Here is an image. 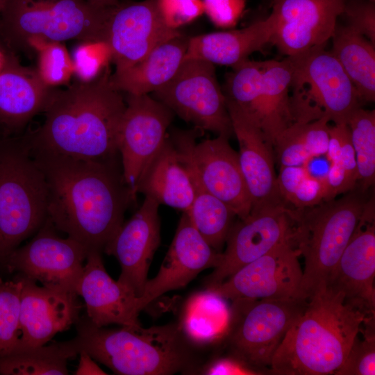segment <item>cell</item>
<instances>
[{
	"instance_id": "681fc988",
	"label": "cell",
	"mask_w": 375,
	"mask_h": 375,
	"mask_svg": "<svg viewBox=\"0 0 375 375\" xmlns=\"http://www.w3.org/2000/svg\"><path fill=\"white\" fill-rule=\"evenodd\" d=\"M3 7V0H0V16Z\"/></svg>"
},
{
	"instance_id": "4dcf8cb0",
	"label": "cell",
	"mask_w": 375,
	"mask_h": 375,
	"mask_svg": "<svg viewBox=\"0 0 375 375\" xmlns=\"http://www.w3.org/2000/svg\"><path fill=\"white\" fill-rule=\"evenodd\" d=\"M77 355L73 338L49 345L17 348L0 356V374L66 375L68 360Z\"/></svg>"
},
{
	"instance_id": "7a4b0ae2",
	"label": "cell",
	"mask_w": 375,
	"mask_h": 375,
	"mask_svg": "<svg viewBox=\"0 0 375 375\" xmlns=\"http://www.w3.org/2000/svg\"><path fill=\"white\" fill-rule=\"evenodd\" d=\"M110 74L108 67L91 81L77 80L64 90L55 88L42 125L20 135L29 150L95 160L119 156L117 135L126 101L112 87Z\"/></svg>"
},
{
	"instance_id": "d6986e66",
	"label": "cell",
	"mask_w": 375,
	"mask_h": 375,
	"mask_svg": "<svg viewBox=\"0 0 375 375\" xmlns=\"http://www.w3.org/2000/svg\"><path fill=\"white\" fill-rule=\"evenodd\" d=\"M15 276L22 283L20 337L15 349L44 345L57 333L75 325L81 317L83 305L76 293L40 286L18 273Z\"/></svg>"
},
{
	"instance_id": "8992f818",
	"label": "cell",
	"mask_w": 375,
	"mask_h": 375,
	"mask_svg": "<svg viewBox=\"0 0 375 375\" xmlns=\"http://www.w3.org/2000/svg\"><path fill=\"white\" fill-rule=\"evenodd\" d=\"M44 174L20 135L0 139V265L47 219Z\"/></svg>"
},
{
	"instance_id": "5bb4252c",
	"label": "cell",
	"mask_w": 375,
	"mask_h": 375,
	"mask_svg": "<svg viewBox=\"0 0 375 375\" xmlns=\"http://www.w3.org/2000/svg\"><path fill=\"white\" fill-rule=\"evenodd\" d=\"M124 98L117 149L125 182L135 194L140 176L168 137L174 113L149 94H126Z\"/></svg>"
},
{
	"instance_id": "7402d4cb",
	"label": "cell",
	"mask_w": 375,
	"mask_h": 375,
	"mask_svg": "<svg viewBox=\"0 0 375 375\" xmlns=\"http://www.w3.org/2000/svg\"><path fill=\"white\" fill-rule=\"evenodd\" d=\"M374 209L365 206L360 222L343 251L327 286L345 300L374 313L375 226Z\"/></svg>"
},
{
	"instance_id": "bcb514c9",
	"label": "cell",
	"mask_w": 375,
	"mask_h": 375,
	"mask_svg": "<svg viewBox=\"0 0 375 375\" xmlns=\"http://www.w3.org/2000/svg\"><path fill=\"white\" fill-rule=\"evenodd\" d=\"M78 365L74 374L76 375H105L107 374L94 359L85 351H80Z\"/></svg>"
},
{
	"instance_id": "52a82bcc",
	"label": "cell",
	"mask_w": 375,
	"mask_h": 375,
	"mask_svg": "<svg viewBox=\"0 0 375 375\" xmlns=\"http://www.w3.org/2000/svg\"><path fill=\"white\" fill-rule=\"evenodd\" d=\"M365 206L355 194L300 210L297 244L304 258L299 297L308 299L326 286L362 217Z\"/></svg>"
},
{
	"instance_id": "ee69618b",
	"label": "cell",
	"mask_w": 375,
	"mask_h": 375,
	"mask_svg": "<svg viewBox=\"0 0 375 375\" xmlns=\"http://www.w3.org/2000/svg\"><path fill=\"white\" fill-rule=\"evenodd\" d=\"M199 374L252 375L260 374L240 359L228 353L226 356H211L202 366Z\"/></svg>"
},
{
	"instance_id": "f907efd6",
	"label": "cell",
	"mask_w": 375,
	"mask_h": 375,
	"mask_svg": "<svg viewBox=\"0 0 375 375\" xmlns=\"http://www.w3.org/2000/svg\"><path fill=\"white\" fill-rule=\"evenodd\" d=\"M3 136H4V135H3V132H2V131L0 129V139H1L2 137H3Z\"/></svg>"
},
{
	"instance_id": "83f0119b",
	"label": "cell",
	"mask_w": 375,
	"mask_h": 375,
	"mask_svg": "<svg viewBox=\"0 0 375 375\" xmlns=\"http://www.w3.org/2000/svg\"><path fill=\"white\" fill-rule=\"evenodd\" d=\"M188 40L181 33L160 44L131 67L111 74L112 87L133 95L153 93L178 71L185 58Z\"/></svg>"
},
{
	"instance_id": "f1b7e54d",
	"label": "cell",
	"mask_w": 375,
	"mask_h": 375,
	"mask_svg": "<svg viewBox=\"0 0 375 375\" xmlns=\"http://www.w3.org/2000/svg\"><path fill=\"white\" fill-rule=\"evenodd\" d=\"M226 300L208 289L189 297L178 322L192 342L208 349L220 344L230 317V306Z\"/></svg>"
},
{
	"instance_id": "6da1fadb",
	"label": "cell",
	"mask_w": 375,
	"mask_h": 375,
	"mask_svg": "<svg viewBox=\"0 0 375 375\" xmlns=\"http://www.w3.org/2000/svg\"><path fill=\"white\" fill-rule=\"evenodd\" d=\"M31 153L46 178L47 214L55 228L89 251L103 252L136 199L120 156L95 160Z\"/></svg>"
},
{
	"instance_id": "7c38bea8",
	"label": "cell",
	"mask_w": 375,
	"mask_h": 375,
	"mask_svg": "<svg viewBox=\"0 0 375 375\" xmlns=\"http://www.w3.org/2000/svg\"><path fill=\"white\" fill-rule=\"evenodd\" d=\"M299 217L300 210L290 209L285 202L252 208L247 217L233 224L219 265L206 279V288L221 283L280 244L297 238Z\"/></svg>"
},
{
	"instance_id": "ba28073f",
	"label": "cell",
	"mask_w": 375,
	"mask_h": 375,
	"mask_svg": "<svg viewBox=\"0 0 375 375\" xmlns=\"http://www.w3.org/2000/svg\"><path fill=\"white\" fill-rule=\"evenodd\" d=\"M307 302L301 298L233 299L219 345L262 374L269 369L276 350Z\"/></svg>"
},
{
	"instance_id": "8d00e7d4",
	"label": "cell",
	"mask_w": 375,
	"mask_h": 375,
	"mask_svg": "<svg viewBox=\"0 0 375 375\" xmlns=\"http://www.w3.org/2000/svg\"><path fill=\"white\" fill-rule=\"evenodd\" d=\"M374 315L367 318L362 340L356 337L347 356L334 374L374 375L375 374V335Z\"/></svg>"
},
{
	"instance_id": "ffe728a7",
	"label": "cell",
	"mask_w": 375,
	"mask_h": 375,
	"mask_svg": "<svg viewBox=\"0 0 375 375\" xmlns=\"http://www.w3.org/2000/svg\"><path fill=\"white\" fill-rule=\"evenodd\" d=\"M220 256L221 253L213 249L196 229L189 214L182 212L158 274L147 281L138 297L141 311L163 294L184 288L203 270L216 267Z\"/></svg>"
},
{
	"instance_id": "836d02e7",
	"label": "cell",
	"mask_w": 375,
	"mask_h": 375,
	"mask_svg": "<svg viewBox=\"0 0 375 375\" xmlns=\"http://www.w3.org/2000/svg\"><path fill=\"white\" fill-rule=\"evenodd\" d=\"M356 155L358 181L363 190L375 178V111L359 107L347 120Z\"/></svg>"
},
{
	"instance_id": "44dd1931",
	"label": "cell",
	"mask_w": 375,
	"mask_h": 375,
	"mask_svg": "<svg viewBox=\"0 0 375 375\" xmlns=\"http://www.w3.org/2000/svg\"><path fill=\"white\" fill-rule=\"evenodd\" d=\"M160 204L145 196L136 212L124 222L103 252L119 262L121 273L117 281L138 297L143 292L149 269L160 243Z\"/></svg>"
},
{
	"instance_id": "30bf717a",
	"label": "cell",
	"mask_w": 375,
	"mask_h": 375,
	"mask_svg": "<svg viewBox=\"0 0 375 375\" xmlns=\"http://www.w3.org/2000/svg\"><path fill=\"white\" fill-rule=\"evenodd\" d=\"M151 94L196 128L228 138L234 135L215 66L208 61L184 58L174 76Z\"/></svg>"
},
{
	"instance_id": "60d3db41",
	"label": "cell",
	"mask_w": 375,
	"mask_h": 375,
	"mask_svg": "<svg viewBox=\"0 0 375 375\" xmlns=\"http://www.w3.org/2000/svg\"><path fill=\"white\" fill-rule=\"evenodd\" d=\"M346 25L375 44V1L346 0L343 12Z\"/></svg>"
},
{
	"instance_id": "3957f363",
	"label": "cell",
	"mask_w": 375,
	"mask_h": 375,
	"mask_svg": "<svg viewBox=\"0 0 375 375\" xmlns=\"http://www.w3.org/2000/svg\"><path fill=\"white\" fill-rule=\"evenodd\" d=\"M73 338L77 351L120 375L199 374L210 356L208 349L197 346L178 322L143 328L122 326L108 329L81 316Z\"/></svg>"
},
{
	"instance_id": "4fadbf2b",
	"label": "cell",
	"mask_w": 375,
	"mask_h": 375,
	"mask_svg": "<svg viewBox=\"0 0 375 375\" xmlns=\"http://www.w3.org/2000/svg\"><path fill=\"white\" fill-rule=\"evenodd\" d=\"M57 232L47 217L33 238L9 255L4 267L43 286L76 293L90 251L79 242L63 238Z\"/></svg>"
},
{
	"instance_id": "cb8c5ba5",
	"label": "cell",
	"mask_w": 375,
	"mask_h": 375,
	"mask_svg": "<svg viewBox=\"0 0 375 375\" xmlns=\"http://www.w3.org/2000/svg\"><path fill=\"white\" fill-rule=\"evenodd\" d=\"M226 100L233 134L238 141V159L251 209L284 203L278 189L272 146L253 120L230 99L226 97Z\"/></svg>"
},
{
	"instance_id": "b9f144b4",
	"label": "cell",
	"mask_w": 375,
	"mask_h": 375,
	"mask_svg": "<svg viewBox=\"0 0 375 375\" xmlns=\"http://www.w3.org/2000/svg\"><path fill=\"white\" fill-rule=\"evenodd\" d=\"M203 13L217 27H234L244 13L246 0H202Z\"/></svg>"
},
{
	"instance_id": "ab89813d",
	"label": "cell",
	"mask_w": 375,
	"mask_h": 375,
	"mask_svg": "<svg viewBox=\"0 0 375 375\" xmlns=\"http://www.w3.org/2000/svg\"><path fill=\"white\" fill-rule=\"evenodd\" d=\"M155 2L165 24L174 30L203 14L202 0H155Z\"/></svg>"
},
{
	"instance_id": "d6a6232c",
	"label": "cell",
	"mask_w": 375,
	"mask_h": 375,
	"mask_svg": "<svg viewBox=\"0 0 375 375\" xmlns=\"http://www.w3.org/2000/svg\"><path fill=\"white\" fill-rule=\"evenodd\" d=\"M279 194L283 201L303 210L325 201V176L313 175L307 166H280L277 176Z\"/></svg>"
},
{
	"instance_id": "ac0fdd59",
	"label": "cell",
	"mask_w": 375,
	"mask_h": 375,
	"mask_svg": "<svg viewBox=\"0 0 375 375\" xmlns=\"http://www.w3.org/2000/svg\"><path fill=\"white\" fill-rule=\"evenodd\" d=\"M180 34L165 24L155 0L119 2L112 10L106 40L115 72L131 67L156 47Z\"/></svg>"
},
{
	"instance_id": "484cf974",
	"label": "cell",
	"mask_w": 375,
	"mask_h": 375,
	"mask_svg": "<svg viewBox=\"0 0 375 375\" xmlns=\"http://www.w3.org/2000/svg\"><path fill=\"white\" fill-rule=\"evenodd\" d=\"M275 21L266 18L242 28L217 31L190 38L185 58H198L214 65L233 67L261 51L271 42Z\"/></svg>"
},
{
	"instance_id": "7bdbcfd3",
	"label": "cell",
	"mask_w": 375,
	"mask_h": 375,
	"mask_svg": "<svg viewBox=\"0 0 375 375\" xmlns=\"http://www.w3.org/2000/svg\"><path fill=\"white\" fill-rule=\"evenodd\" d=\"M330 120L323 116L317 119L301 122V136L305 148L312 158L326 155L329 140Z\"/></svg>"
},
{
	"instance_id": "4316f807",
	"label": "cell",
	"mask_w": 375,
	"mask_h": 375,
	"mask_svg": "<svg viewBox=\"0 0 375 375\" xmlns=\"http://www.w3.org/2000/svg\"><path fill=\"white\" fill-rule=\"evenodd\" d=\"M134 192L142 193L167 205L188 212L194 199L188 171L170 137L140 176Z\"/></svg>"
},
{
	"instance_id": "c3c4849f",
	"label": "cell",
	"mask_w": 375,
	"mask_h": 375,
	"mask_svg": "<svg viewBox=\"0 0 375 375\" xmlns=\"http://www.w3.org/2000/svg\"><path fill=\"white\" fill-rule=\"evenodd\" d=\"M7 51L8 49L0 42V69L4 63Z\"/></svg>"
},
{
	"instance_id": "2e32d148",
	"label": "cell",
	"mask_w": 375,
	"mask_h": 375,
	"mask_svg": "<svg viewBox=\"0 0 375 375\" xmlns=\"http://www.w3.org/2000/svg\"><path fill=\"white\" fill-rule=\"evenodd\" d=\"M346 0H271L275 31L270 44L285 57L326 47Z\"/></svg>"
},
{
	"instance_id": "8fae6325",
	"label": "cell",
	"mask_w": 375,
	"mask_h": 375,
	"mask_svg": "<svg viewBox=\"0 0 375 375\" xmlns=\"http://www.w3.org/2000/svg\"><path fill=\"white\" fill-rule=\"evenodd\" d=\"M194 131L175 132L171 138L191 181L229 206L240 219L252 208L238 153L227 137L217 135L196 143Z\"/></svg>"
},
{
	"instance_id": "603a6c76",
	"label": "cell",
	"mask_w": 375,
	"mask_h": 375,
	"mask_svg": "<svg viewBox=\"0 0 375 375\" xmlns=\"http://www.w3.org/2000/svg\"><path fill=\"white\" fill-rule=\"evenodd\" d=\"M85 261L76 294L84 301L88 319L99 327L140 325L138 297L108 274L101 252L90 251Z\"/></svg>"
},
{
	"instance_id": "5b68a950",
	"label": "cell",
	"mask_w": 375,
	"mask_h": 375,
	"mask_svg": "<svg viewBox=\"0 0 375 375\" xmlns=\"http://www.w3.org/2000/svg\"><path fill=\"white\" fill-rule=\"evenodd\" d=\"M113 7L87 0H3L0 42L26 55L32 40L106 42Z\"/></svg>"
},
{
	"instance_id": "d4e9b609",
	"label": "cell",
	"mask_w": 375,
	"mask_h": 375,
	"mask_svg": "<svg viewBox=\"0 0 375 375\" xmlns=\"http://www.w3.org/2000/svg\"><path fill=\"white\" fill-rule=\"evenodd\" d=\"M55 88L46 85L37 69L22 65L8 49L0 69V129L4 136L22 134L29 122L43 112Z\"/></svg>"
},
{
	"instance_id": "9c48e42d",
	"label": "cell",
	"mask_w": 375,
	"mask_h": 375,
	"mask_svg": "<svg viewBox=\"0 0 375 375\" xmlns=\"http://www.w3.org/2000/svg\"><path fill=\"white\" fill-rule=\"evenodd\" d=\"M293 71L290 96L295 122L323 116L334 124L347 123L362 103L352 82L331 51L319 47L290 57Z\"/></svg>"
},
{
	"instance_id": "74e56055",
	"label": "cell",
	"mask_w": 375,
	"mask_h": 375,
	"mask_svg": "<svg viewBox=\"0 0 375 375\" xmlns=\"http://www.w3.org/2000/svg\"><path fill=\"white\" fill-rule=\"evenodd\" d=\"M72 60L78 80L89 82L109 67L111 53L105 42H81L74 49Z\"/></svg>"
},
{
	"instance_id": "e0dca14e",
	"label": "cell",
	"mask_w": 375,
	"mask_h": 375,
	"mask_svg": "<svg viewBox=\"0 0 375 375\" xmlns=\"http://www.w3.org/2000/svg\"><path fill=\"white\" fill-rule=\"evenodd\" d=\"M292 71L290 57L261 61L260 72L242 86L234 103L258 126L272 147L295 122L290 95Z\"/></svg>"
},
{
	"instance_id": "9a60e30c",
	"label": "cell",
	"mask_w": 375,
	"mask_h": 375,
	"mask_svg": "<svg viewBox=\"0 0 375 375\" xmlns=\"http://www.w3.org/2000/svg\"><path fill=\"white\" fill-rule=\"evenodd\" d=\"M297 238L245 265L221 283L206 288L226 299L299 298L303 269Z\"/></svg>"
},
{
	"instance_id": "7dc6e473",
	"label": "cell",
	"mask_w": 375,
	"mask_h": 375,
	"mask_svg": "<svg viewBox=\"0 0 375 375\" xmlns=\"http://www.w3.org/2000/svg\"><path fill=\"white\" fill-rule=\"evenodd\" d=\"M95 4L106 6V7H112L116 6L119 3V0H87Z\"/></svg>"
},
{
	"instance_id": "f6af8a7d",
	"label": "cell",
	"mask_w": 375,
	"mask_h": 375,
	"mask_svg": "<svg viewBox=\"0 0 375 375\" xmlns=\"http://www.w3.org/2000/svg\"><path fill=\"white\" fill-rule=\"evenodd\" d=\"M325 181L327 190L325 201H328L340 194L351 190L358 181V177L340 165L332 162L328 167Z\"/></svg>"
},
{
	"instance_id": "1f68e13d",
	"label": "cell",
	"mask_w": 375,
	"mask_h": 375,
	"mask_svg": "<svg viewBox=\"0 0 375 375\" xmlns=\"http://www.w3.org/2000/svg\"><path fill=\"white\" fill-rule=\"evenodd\" d=\"M194 199L187 212L196 229L216 251L221 253L235 214L222 201L192 182Z\"/></svg>"
},
{
	"instance_id": "277c9868",
	"label": "cell",
	"mask_w": 375,
	"mask_h": 375,
	"mask_svg": "<svg viewBox=\"0 0 375 375\" xmlns=\"http://www.w3.org/2000/svg\"><path fill=\"white\" fill-rule=\"evenodd\" d=\"M372 315L347 301L342 292L327 285L319 288L286 333L269 371L278 375L334 374L364 321Z\"/></svg>"
},
{
	"instance_id": "d590c367",
	"label": "cell",
	"mask_w": 375,
	"mask_h": 375,
	"mask_svg": "<svg viewBox=\"0 0 375 375\" xmlns=\"http://www.w3.org/2000/svg\"><path fill=\"white\" fill-rule=\"evenodd\" d=\"M22 288L17 276L9 281L0 277V356L13 351L19 343Z\"/></svg>"
},
{
	"instance_id": "f546056e",
	"label": "cell",
	"mask_w": 375,
	"mask_h": 375,
	"mask_svg": "<svg viewBox=\"0 0 375 375\" xmlns=\"http://www.w3.org/2000/svg\"><path fill=\"white\" fill-rule=\"evenodd\" d=\"M330 50L354 85L361 103L375 100V44L346 24L335 26Z\"/></svg>"
},
{
	"instance_id": "f35d334b",
	"label": "cell",
	"mask_w": 375,
	"mask_h": 375,
	"mask_svg": "<svg viewBox=\"0 0 375 375\" xmlns=\"http://www.w3.org/2000/svg\"><path fill=\"white\" fill-rule=\"evenodd\" d=\"M275 147L280 166H306L314 159L301 137V122H295L276 138Z\"/></svg>"
},
{
	"instance_id": "e575fe53",
	"label": "cell",
	"mask_w": 375,
	"mask_h": 375,
	"mask_svg": "<svg viewBox=\"0 0 375 375\" xmlns=\"http://www.w3.org/2000/svg\"><path fill=\"white\" fill-rule=\"evenodd\" d=\"M37 53V71L44 83L51 88L67 84L74 74L73 62L62 42L32 40L28 55Z\"/></svg>"
}]
</instances>
